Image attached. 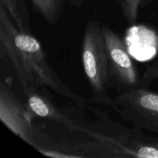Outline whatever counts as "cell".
I'll return each instance as SVG.
<instances>
[{
  "instance_id": "6da1fadb",
  "label": "cell",
  "mask_w": 158,
  "mask_h": 158,
  "mask_svg": "<svg viewBox=\"0 0 158 158\" xmlns=\"http://www.w3.org/2000/svg\"><path fill=\"white\" fill-rule=\"evenodd\" d=\"M0 53L13 66L23 90L49 88L79 107L87 106V100L66 86L52 69L40 41L32 34L19 30L1 3Z\"/></svg>"
},
{
  "instance_id": "7a4b0ae2",
  "label": "cell",
  "mask_w": 158,
  "mask_h": 158,
  "mask_svg": "<svg viewBox=\"0 0 158 158\" xmlns=\"http://www.w3.org/2000/svg\"><path fill=\"white\" fill-rule=\"evenodd\" d=\"M81 56L85 76L88 80L93 97L98 104L110 106L109 95V60L103 36L102 23L89 19L85 26L81 46Z\"/></svg>"
},
{
  "instance_id": "3957f363",
  "label": "cell",
  "mask_w": 158,
  "mask_h": 158,
  "mask_svg": "<svg viewBox=\"0 0 158 158\" xmlns=\"http://www.w3.org/2000/svg\"><path fill=\"white\" fill-rule=\"evenodd\" d=\"M110 106L139 129L158 133V94L137 87L120 92Z\"/></svg>"
},
{
  "instance_id": "277c9868",
  "label": "cell",
  "mask_w": 158,
  "mask_h": 158,
  "mask_svg": "<svg viewBox=\"0 0 158 158\" xmlns=\"http://www.w3.org/2000/svg\"><path fill=\"white\" fill-rule=\"evenodd\" d=\"M35 114L27 103L16 96L7 81L0 83V120L12 133L31 147L38 149L43 134L33 124Z\"/></svg>"
},
{
  "instance_id": "5b68a950",
  "label": "cell",
  "mask_w": 158,
  "mask_h": 158,
  "mask_svg": "<svg viewBox=\"0 0 158 158\" xmlns=\"http://www.w3.org/2000/svg\"><path fill=\"white\" fill-rule=\"evenodd\" d=\"M109 60L110 87L118 91L143 87L134 60L127 49L123 40L113 29L102 24Z\"/></svg>"
},
{
  "instance_id": "8992f818",
  "label": "cell",
  "mask_w": 158,
  "mask_h": 158,
  "mask_svg": "<svg viewBox=\"0 0 158 158\" xmlns=\"http://www.w3.org/2000/svg\"><path fill=\"white\" fill-rule=\"evenodd\" d=\"M27 105L35 116L51 120L63 125L71 131H80V126L56 105L50 94L38 89L23 90Z\"/></svg>"
},
{
  "instance_id": "52a82bcc",
  "label": "cell",
  "mask_w": 158,
  "mask_h": 158,
  "mask_svg": "<svg viewBox=\"0 0 158 158\" xmlns=\"http://www.w3.org/2000/svg\"><path fill=\"white\" fill-rule=\"evenodd\" d=\"M17 27L22 32L32 34L29 11L24 0H0Z\"/></svg>"
},
{
  "instance_id": "ba28073f",
  "label": "cell",
  "mask_w": 158,
  "mask_h": 158,
  "mask_svg": "<svg viewBox=\"0 0 158 158\" xmlns=\"http://www.w3.org/2000/svg\"><path fill=\"white\" fill-rule=\"evenodd\" d=\"M32 7L49 26H55L64 12L66 0H29Z\"/></svg>"
},
{
  "instance_id": "9c48e42d",
  "label": "cell",
  "mask_w": 158,
  "mask_h": 158,
  "mask_svg": "<svg viewBox=\"0 0 158 158\" xmlns=\"http://www.w3.org/2000/svg\"><path fill=\"white\" fill-rule=\"evenodd\" d=\"M121 9L122 14L130 24L137 22L141 0H116Z\"/></svg>"
},
{
  "instance_id": "30bf717a",
  "label": "cell",
  "mask_w": 158,
  "mask_h": 158,
  "mask_svg": "<svg viewBox=\"0 0 158 158\" xmlns=\"http://www.w3.org/2000/svg\"><path fill=\"white\" fill-rule=\"evenodd\" d=\"M70 4L72 5L73 7L76 8H80L83 4L85 0H69Z\"/></svg>"
},
{
  "instance_id": "8fae6325",
  "label": "cell",
  "mask_w": 158,
  "mask_h": 158,
  "mask_svg": "<svg viewBox=\"0 0 158 158\" xmlns=\"http://www.w3.org/2000/svg\"><path fill=\"white\" fill-rule=\"evenodd\" d=\"M156 0H141V4H140V9H143V8L147 7L151 3L154 2Z\"/></svg>"
}]
</instances>
